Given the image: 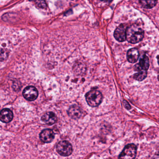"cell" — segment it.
<instances>
[{
	"label": "cell",
	"instance_id": "6da1fadb",
	"mask_svg": "<svg viewBox=\"0 0 159 159\" xmlns=\"http://www.w3.org/2000/svg\"><path fill=\"white\" fill-rule=\"evenodd\" d=\"M144 32L136 25H133L126 30V40L131 43H136L143 39Z\"/></svg>",
	"mask_w": 159,
	"mask_h": 159
},
{
	"label": "cell",
	"instance_id": "7a4b0ae2",
	"mask_svg": "<svg viewBox=\"0 0 159 159\" xmlns=\"http://www.w3.org/2000/svg\"><path fill=\"white\" fill-rule=\"evenodd\" d=\"M85 98L87 104L91 107H97L99 106L103 100V96L98 91L92 90L85 95Z\"/></svg>",
	"mask_w": 159,
	"mask_h": 159
},
{
	"label": "cell",
	"instance_id": "3957f363",
	"mask_svg": "<svg viewBox=\"0 0 159 159\" xmlns=\"http://www.w3.org/2000/svg\"><path fill=\"white\" fill-rule=\"evenodd\" d=\"M137 153V147L134 144H128L125 147L119 156V159H135Z\"/></svg>",
	"mask_w": 159,
	"mask_h": 159
},
{
	"label": "cell",
	"instance_id": "277c9868",
	"mask_svg": "<svg viewBox=\"0 0 159 159\" xmlns=\"http://www.w3.org/2000/svg\"><path fill=\"white\" fill-rule=\"evenodd\" d=\"M56 149L57 152L63 156H69L73 152L72 145L66 140L60 141L57 144Z\"/></svg>",
	"mask_w": 159,
	"mask_h": 159
},
{
	"label": "cell",
	"instance_id": "5b68a950",
	"mask_svg": "<svg viewBox=\"0 0 159 159\" xmlns=\"http://www.w3.org/2000/svg\"><path fill=\"white\" fill-rule=\"evenodd\" d=\"M24 98L28 101H34L37 99L39 95L38 90L34 86H29L26 87L23 91Z\"/></svg>",
	"mask_w": 159,
	"mask_h": 159
},
{
	"label": "cell",
	"instance_id": "8992f818",
	"mask_svg": "<svg viewBox=\"0 0 159 159\" xmlns=\"http://www.w3.org/2000/svg\"><path fill=\"white\" fill-rule=\"evenodd\" d=\"M68 114L70 118L77 120L81 117L83 114V110L79 106L73 105L70 107L68 110Z\"/></svg>",
	"mask_w": 159,
	"mask_h": 159
},
{
	"label": "cell",
	"instance_id": "52a82bcc",
	"mask_svg": "<svg viewBox=\"0 0 159 159\" xmlns=\"http://www.w3.org/2000/svg\"><path fill=\"white\" fill-rule=\"evenodd\" d=\"M40 139L44 143H50L55 138V134L52 129H46L43 130L40 134Z\"/></svg>",
	"mask_w": 159,
	"mask_h": 159
},
{
	"label": "cell",
	"instance_id": "ba28073f",
	"mask_svg": "<svg viewBox=\"0 0 159 159\" xmlns=\"http://www.w3.org/2000/svg\"><path fill=\"white\" fill-rule=\"evenodd\" d=\"M126 29L123 25H120L114 31V37L116 40L124 42L126 40Z\"/></svg>",
	"mask_w": 159,
	"mask_h": 159
},
{
	"label": "cell",
	"instance_id": "9c48e42d",
	"mask_svg": "<svg viewBox=\"0 0 159 159\" xmlns=\"http://www.w3.org/2000/svg\"><path fill=\"white\" fill-rule=\"evenodd\" d=\"M13 118V113L9 109H4L0 112V120L2 122L8 123L12 121Z\"/></svg>",
	"mask_w": 159,
	"mask_h": 159
},
{
	"label": "cell",
	"instance_id": "30bf717a",
	"mask_svg": "<svg viewBox=\"0 0 159 159\" xmlns=\"http://www.w3.org/2000/svg\"><path fill=\"white\" fill-rule=\"evenodd\" d=\"M42 120L48 125H52L57 121V118L53 112H48L44 114L41 118Z\"/></svg>",
	"mask_w": 159,
	"mask_h": 159
},
{
	"label": "cell",
	"instance_id": "8fae6325",
	"mask_svg": "<svg viewBox=\"0 0 159 159\" xmlns=\"http://www.w3.org/2000/svg\"><path fill=\"white\" fill-rule=\"evenodd\" d=\"M139 53L138 50L135 48H132L128 50L127 53V59L128 62L135 63L139 58Z\"/></svg>",
	"mask_w": 159,
	"mask_h": 159
},
{
	"label": "cell",
	"instance_id": "7c38bea8",
	"mask_svg": "<svg viewBox=\"0 0 159 159\" xmlns=\"http://www.w3.org/2000/svg\"><path fill=\"white\" fill-rule=\"evenodd\" d=\"M138 65L141 69L145 71H147L149 67V62L148 57L146 55H144L140 58Z\"/></svg>",
	"mask_w": 159,
	"mask_h": 159
},
{
	"label": "cell",
	"instance_id": "4fadbf2b",
	"mask_svg": "<svg viewBox=\"0 0 159 159\" xmlns=\"http://www.w3.org/2000/svg\"><path fill=\"white\" fill-rule=\"evenodd\" d=\"M157 1H140L139 3L143 8L151 9L156 5Z\"/></svg>",
	"mask_w": 159,
	"mask_h": 159
},
{
	"label": "cell",
	"instance_id": "5bb4252c",
	"mask_svg": "<svg viewBox=\"0 0 159 159\" xmlns=\"http://www.w3.org/2000/svg\"><path fill=\"white\" fill-rule=\"evenodd\" d=\"M147 71L143 70V71H139L138 73H136L134 75V78L135 80L139 81H142L143 80H145V78L147 76Z\"/></svg>",
	"mask_w": 159,
	"mask_h": 159
},
{
	"label": "cell",
	"instance_id": "9a60e30c",
	"mask_svg": "<svg viewBox=\"0 0 159 159\" xmlns=\"http://www.w3.org/2000/svg\"><path fill=\"white\" fill-rule=\"evenodd\" d=\"M8 51L4 49H0V61H4L8 58Z\"/></svg>",
	"mask_w": 159,
	"mask_h": 159
},
{
	"label": "cell",
	"instance_id": "2e32d148",
	"mask_svg": "<svg viewBox=\"0 0 159 159\" xmlns=\"http://www.w3.org/2000/svg\"><path fill=\"white\" fill-rule=\"evenodd\" d=\"M37 4L39 7L40 8H44L46 7V3L44 1H38L36 2Z\"/></svg>",
	"mask_w": 159,
	"mask_h": 159
},
{
	"label": "cell",
	"instance_id": "e0dca14e",
	"mask_svg": "<svg viewBox=\"0 0 159 159\" xmlns=\"http://www.w3.org/2000/svg\"><path fill=\"white\" fill-rule=\"evenodd\" d=\"M123 103L126 109H130L131 108V107H130V105H129V104H128V103L127 101L124 100Z\"/></svg>",
	"mask_w": 159,
	"mask_h": 159
}]
</instances>
